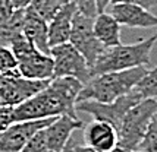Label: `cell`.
I'll return each instance as SVG.
<instances>
[{"mask_svg":"<svg viewBox=\"0 0 157 152\" xmlns=\"http://www.w3.org/2000/svg\"><path fill=\"white\" fill-rule=\"evenodd\" d=\"M82 83L75 78H53L44 89L13 108V123L71 116L76 118V98Z\"/></svg>","mask_w":157,"mask_h":152,"instance_id":"obj_1","label":"cell"},{"mask_svg":"<svg viewBox=\"0 0 157 152\" xmlns=\"http://www.w3.org/2000/svg\"><path fill=\"white\" fill-rule=\"evenodd\" d=\"M145 72L147 66H140L134 69L107 72L93 76L88 82L82 85L76 103L81 101H97L103 104L113 103L117 98L132 92L135 85L145 75Z\"/></svg>","mask_w":157,"mask_h":152,"instance_id":"obj_2","label":"cell"},{"mask_svg":"<svg viewBox=\"0 0 157 152\" xmlns=\"http://www.w3.org/2000/svg\"><path fill=\"white\" fill-rule=\"evenodd\" d=\"M157 41V32L134 44H119L106 49L91 67V78L107 72L128 70L150 64L151 50Z\"/></svg>","mask_w":157,"mask_h":152,"instance_id":"obj_3","label":"cell"},{"mask_svg":"<svg viewBox=\"0 0 157 152\" xmlns=\"http://www.w3.org/2000/svg\"><path fill=\"white\" fill-rule=\"evenodd\" d=\"M157 113V100L145 98L126 111L117 130V146L122 149H138L147 127Z\"/></svg>","mask_w":157,"mask_h":152,"instance_id":"obj_4","label":"cell"},{"mask_svg":"<svg viewBox=\"0 0 157 152\" xmlns=\"http://www.w3.org/2000/svg\"><path fill=\"white\" fill-rule=\"evenodd\" d=\"M9 49L16 57L18 72L22 78L31 81L53 79V59L38 51L24 35L16 38Z\"/></svg>","mask_w":157,"mask_h":152,"instance_id":"obj_5","label":"cell"},{"mask_svg":"<svg viewBox=\"0 0 157 152\" xmlns=\"http://www.w3.org/2000/svg\"><path fill=\"white\" fill-rule=\"evenodd\" d=\"M50 57L53 59V78H75L82 85L91 79V70L85 57L71 42L52 47Z\"/></svg>","mask_w":157,"mask_h":152,"instance_id":"obj_6","label":"cell"},{"mask_svg":"<svg viewBox=\"0 0 157 152\" xmlns=\"http://www.w3.org/2000/svg\"><path fill=\"white\" fill-rule=\"evenodd\" d=\"M141 100L143 98L140 97L137 92L132 91V92L117 98L116 101L109 104L97 103V101H81V103H76L75 111L91 114L94 117V120L110 123L116 130H119V126L122 123V118L126 114V111L129 108H132L135 104H138Z\"/></svg>","mask_w":157,"mask_h":152,"instance_id":"obj_7","label":"cell"},{"mask_svg":"<svg viewBox=\"0 0 157 152\" xmlns=\"http://www.w3.org/2000/svg\"><path fill=\"white\" fill-rule=\"evenodd\" d=\"M50 81L25 79L18 72L0 75V105L16 107L44 89Z\"/></svg>","mask_w":157,"mask_h":152,"instance_id":"obj_8","label":"cell"},{"mask_svg":"<svg viewBox=\"0 0 157 152\" xmlns=\"http://www.w3.org/2000/svg\"><path fill=\"white\" fill-rule=\"evenodd\" d=\"M69 42L85 57V60L90 66V70L98 59V56L106 50V47L94 35L93 19L81 15L78 10L75 12L74 19H72V29H71Z\"/></svg>","mask_w":157,"mask_h":152,"instance_id":"obj_9","label":"cell"},{"mask_svg":"<svg viewBox=\"0 0 157 152\" xmlns=\"http://www.w3.org/2000/svg\"><path fill=\"white\" fill-rule=\"evenodd\" d=\"M55 118H40V120H24L15 121L0 133V152H19L29 142V139L37 132L47 127Z\"/></svg>","mask_w":157,"mask_h":152,"instance_id":"obj_10","label":"cell"},{"mask_svg":"<svg viewBox=\"0 0 157 152\" xmlns=\"http://www.w3.org/2000/svg\"><path fill=\"white\" fill-rule=\"evenodd\" d=\"M121 27L129 28H154L157 27V16L144 7L128 3H112L107 10Z\"/></svg>","mask_w":157,"mask_h":152,"instance_id":"obj_11","label":"cell"},{"mask_svg":"<svg viewBox=\"0 0 157 152\" xmlns=\"http://www.w3.org/2000/svg\"><path fill=\"white\" fill-rule=\"evenodd\" d=\"M117 130L106 121L93 120L84 127V145L97 152H113L117 148Z\"/></svg>","mask_w":157,"mask_h":152,"instance_id":"obj_12","label":"cell"},{"mask_svg":"<svg viewBox=\"0 0 157 152\" xmlns=\"http://www.w3.org/2000/svg\"><path fill=\"white\" fill-rule=\"evenodd\" d=\"M84 123L71 116H60L55 118L47 127H44V136L47 143V151L62 152L66 142L72 138L74 132L81 129Z\"/></svg>","mask_w":157,"mask_h":152,"instance_id":"obj_13","label":"cell"},{"mask_svg":"<svg viewBox=\"0 0 157 152\" xmlns=\"http://www.w3.org/2000/svg\"><path fill=\"white\" fill-rule=\"evenodd\" d=\"M76 12V7L72 2L65 3L63 6L56 12L53 19L48 22V45L50 49L69 42L71 29H72V19Z\"/></svg>","mask_w":157,"mask_h":152,"instance_id":"obj_14","label":"cell"},{"mask_svg":"<svg viewBox=\"0 0 157 152\" xmlns=\"http://www.w3.org/2000/svg\"><path fill=\"white\" fill-rule=\"evenodd\" d=\"M22 35L34 45L35 49L50 56V45H48V24L34 12L25 7L24 13V27Z\"/></svg>","mask_w":157,"mask_h":152,"instance_id":"obj_15","label":"cell"},{"mask_svg":"<svg viewBox=\"0 0 157 152\" xmlns=\"http://www.w3.org/2000/svg\"><path fill=\"white\" fill-rule=\"evenodd\" d=\"M121 28L122 27L116 22V19L107 12L98 13L93 19L94 35L106 49L122 44V41H121Z\"/></svg>","mask_w":157,"mask_h":152,"instance_id":"obj_16","label":"cell"},{"mask_svg":"<svg viewBox=\"0 0 157 152\" xmlns=\"http://www.w3.org/2000/svg\"><path fill=\"white\" fill-rule=\"evenodd\" d=\"M25 9L15 10L12 16L0 24V47H10V44L22 35Z\"/></svg>","mask_w":157,"mask_h":152,"instance_id":"obj_17","label":"cell"},{"mask_svg":"<svg viewBox=\"0 0 157 152\" xmlns=\"http://www.w3.org/2000/svg\"><path fill=\"white\" fill-rule=\"evenodd\" d=\"M134 92H137L143 100L145 98L157 100V66L153 69H147L145 75L135 85Z\"/></svg>","mask_w":157,"mask_h":152,"instance_id":"obj_18","label":"cell"},{"mask_svg":"<svg viewBox=\"0 0 157 152\" xmlns=\"http://www.w3.org/2000/svg\"><path fill=\"white\" fill-rule=\"evenodd\" d=\"M63 5L65 3H62V0H31L28 9L48 24Z\"/></svg>","mask_w":157,"mask_h":152,"instance_id":"obj_19","label":"cell"},{"mask_svg":"<svg viewBox=\"0 0 157 152\" xmlns=\"http://www.w3.org/2000/svg\"><path fill=\"white\" fill-rule=\"evenodd\" d=\"M138 151L143 152H157V113L147 127L141 143L138 146Z\"/></svg>","mask_w":157,"mask_h":152,"instance_id":"obj_20","label":"cell"},{"mask_svg":"<svg viewBox=\"0 0 157 152\" xmlns=\"http://www.w3.org/2000/svg\"><path fill=\"white\" fill-rule=\"evenodd\" d=\"M16 72H18V62L12 50L9 47H0V75L16 73Z\"/></svg>","mask_w":157,"mask_h":152,"instance_id":"obj_21","label":"cell"},{"mask_svg":"<svg viewBox=\"0 0 157 152\" xmlns=\"http://www.w3.org/2000/svg\"><path fill=\"white\" fill-rule=\"evenodd\" d=\"M22 152H47V143H46V136H44V129L37 132L33 138L29 139Z\"/></svg>","mask_w":157,"mask_h":152,"instance_id":"obj_22","label":"cell"},{"mask_svg":"<svg viewBox=\"0 0 157 152\" xmlns=\"http://www.w3.org/2000/svg\"><path fill=\"white\" fill-rule=\"evenodd\" d=\"M13 108L15 107L0 105V133L13 123Z\"/></svg>","mask_w":157,"mask_h":152,"instance_id":"obj_23","label":"cell"},{"mask_svg":"<svg viewBox=\"0 0 157 152\" xmlns=\"http://www.w3.org/2000/svg\"><path fill=\"white\" fill-rule=\"evenodd\" d=\"M15 12L10 0H0V24L7 21Z\"/></svg>","mask_w":157,"mask_h":152,"instance_id":"obj_24","label":"cell"},{"mask_svg":"<svg viewBox=\"0 0 157 152\" xmlns=\"http://www.w3.org/2000/svg\"><path fill=\"white\" fill-rule=\"evenodd\" d=\"M112 3H128V5H135V6L144 7L150 10L157 6V0H112Z\"/></svg>","mask_w":157,"mask_h":152,"instance_id":"obj_25","label":"cell"},{"mask_svg":"<svg viewBox=\"0 0 157 152\" xmlns=\"http://www.w3.org/2000/svg\"><path fill=\"white\" fill-rule=\"evenodd\" d=\"M94 2H96V7H97V15L106 12L107 7L112 5V0H94Z\"/></svg>","mask_w":157,"mask_h":152,"instance_id":"obj_26","label":"cell"},{"mask_svg":"<svg viewBox=\"0 0 157 152\" xmlns=\"http://www.w3.org/2000/svg\"><path fill=\"white\" fill-rule=\"evenodd\" d=\"M10 2H12V6H13L15 10L25 9V7H28V5L31 3V0H10Z\"/></svg>","mask_w":157,"mask_h":152,"instance_id":"obj_27","label":"cell"},{"mask_svg":"<svg viewBox=\"0 0 157 152\" xmlns=\"http://www.w3.org/2000/svg\"><path fill=\"white\" fill-rule=\"evenodd\" d=\"M113 152H143V151H138V149H122V148H119V146H117Z\"/></svg>","mask_w":157,"mask_h":152,"instance_id":"obj_28","label":"cell"},{"mask_svg":"<svg viewBox=\"0 0 157 152\" xmlns=\"http://www.w3.org/2000/svg\"><path fill=\"white\" fill-rule=\"evenodd\" d=\"M71 0H62V3H69Z\"/></svg>","mask_w":157,"mask_h":152,"instance_id":"obj_29","label":"cell"},{"mask_svg":"<svg viewBox=\"0 0 157 152\" xmlns=\"http://www.w3.org/2000/svg\"><path fill=\"white\" fill-rule=\"evenodd\" d=\"M19 152H22V151H19Z\"/></svg>","mask_w":157,"mask_h":152,"instance_id":"obj_30","label":"cell"},{"mask_svg":"<svg viewBox=\"0 0 157 152\" xmlns=\"http://www.w3.org/2000/svg\"><path fill=\"white\" fill-rule=\"evenodd\" d=\"M47 152H50V151H47Z\"/></svg>","mask_w":157,"mask_h":152,"instance_id":"obj_31","label":"cell"}]
</instances>
